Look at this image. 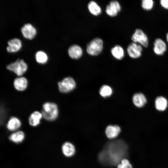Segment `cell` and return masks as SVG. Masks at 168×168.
I'll return each mask as SVG.
<instances>
[{
  "label": "cell",
  "instance_id": "obj_10",
  "mask_svg": "<svg viewBox=\"0 0 168 168\" xmlns=\"http://www.w3.org/2000/svg\"><path fill=\"white\" fill-rule=\"evenodd\" d=\"M166 46L165 42L161 39H156L154 43L153 51L156 54L162 55L166 50Z\"/></svg>",
  "mask_w": 168,
  "mask_h": 168
},
{
  "label": "cell",
  "instance_id": "obj_20",
  "mask_svg": "<svg viewBox=\"0 0 168 168\" xmlns=\"http://www.w3.org/2000/svg\"><path fill=\"white\" fill-rule=\"evenodd\" d=\"M25 135L22 131H18L11 134L9 137V139L16 143L22 142L24 139Z\"/></svg>",
  "mask_w": 168,
  "mask_h": 168
},
{
  "label": "cell",
  "instance_id": "obj_25",
  "mask_svg": "<svg viewBox=\"0 0 168 168\" xmlns=\"http://www.w3.org/2000/svg\"><path fill=\"white\" fill-rule=\"evenodd\" d=\"M153 4V1L152 0H143L142 1V6L143 9L149 10L152 8Z\"/></svg>",
  "mask_w": 168,
  "mask_h": 168
},
{
  "label": "cell",
  "instance_id": "obj_24",
  "mask_svg": "<svg viewBox=\"0 0 168 168\" xmlns=\"http://www.w3.org/2000/svg\"><path fill=\"white\" fill-rule=\"evenodd\" d=\"M35 58L37 62L42 64L45 63L48 59L46 54L41 51H39L36 52L35 55Z\"/></svg>",
  "mask_w": 168,
  "mask_h": 168
},
{
  "label": "cell",
  "instance_id": "obj_19",
  "mask_svg": "<svg viewBox=\"0 0 168 168\" xmlns=\"http://www.w3.org/2000/svg\"><path fill=\"white\" fill-rule=\"evenodd\" d=\"M167 101L164 97H158L155 101V105L156 109L160 111L165 110L167 106Z\"/></svg>",
  "mask_w": 168,
  "mask_h": 168
},
{
  "label": "cell",
  "instance_id": "obj_3",
  "mask_svg": "<svg viewBox=\"0 0 168 168\" xmlns=\"http://www.w3.org/2000/svg\"><path fill=\"white\" fill-rule=\"evenodd\" d=\"M103 43L102 40L100 38H96L93 39L87 46V52L92 56L98 55L102 50Z\"/></svg>",
  "mask_w": 168,
  "mask_h": 168
},
{
  "label": "cell",
  "instance_id": "obj_4",
  "mask_svg": "<svg viewBox=\"0 0 168 168\" xmlns=\"http://www.w3.org/2000/svg\"><path fill=\"white\" fill-rule=\"evenodd\" d=\"M6 68L17 75L21 76L26 71L27 65L22 59L18 58L15 62L7 65Z\"/></svg>",
  "mask_w": 168,
  "mask_h": 168
},
{
  "label": "cell",
  "instance_id": "obj_2",
  "mask_svg": "<svg viewBox=\"0 0 168 168\" xmlns=\"http://www.w3.org/2000/svg\"><path fill=\"white\" fill-rule=\"evenodd\" d=\"M58 113V107L56 104L47 102L43 104L41 113L45 119L49 121L54 120L57 118Z\"/></svg>",
  "mask_w": 168,
  "mask_h": 168
},
{
  "label": "cell",
  "instance_id": "obj_12",
  "mask_svg": "<svg viewBox=\"0 0 168 168\" xmlns=\"http://www.w3.org/2000/svg\"><path fill=\"white\" fill-rule=\"evenodd\" d=\"M121 131L119 126L117 125H110L108 126L105 130V134L107 137L110 139L116 138Z\"/></svg>",
  "mask_w": 168,
  "mask_h": 168
},
{
  "label": "cell",
  "instance_id": "obj_26",
  "mask_svg": "<svg viewBox=\"0 0 168 168\" xmlns=\"http://www.w3.org/2000/svg\"><path fill=\"white\" fill-rule=\"evenodd\" d=\"M117 168H132V167L128 160L123 159L121 163L118 165Z\"/></svg>",
  "mask_w": 168,
  "mask_h": 168
},
{
  "label": "cell",
  "instance_id": "obj_18",
  "mask_svg": "<svg viewBox=\"0 0 168 168\" xmlns=\"http://www.w3.org/2000/svg\"><path fill=\"white\" fill-rule=\"evenodd\" d=\"M21 125V122L18 118L16 117H12L8 121L7 127L9 131H14L19 128Z\"/></svg>",
  "mask_w": 168,
  "mask_h": 168
},
{
  "label": "cell",
  "instance_id": "obj_21",
  "mask_svg": "<svg viewBox=\"0 0 168 168\" xmlns=\"http://www.w3.org/2000/svg\"><path fill=\"white\" fill-rule=\"evenodd\" d=\"M111 52L113 56L118 60L122 59L124 57V53L123 48L116 45L112 48Z\"/></svg>",
  "mask_w": 168,
  "mask_h": 168
},
{
  "label": "cell",
  "instance_id": "obj_23",
  "mask_svg": "<svg viewBox=\"0 0 168 168\" xmlns=\"http://www.w3.org/2000/svg\"><path fill=\"white\" fill-rule=\"evenodd\" d=\"M99 92L102 96L106 97L111 95L112 90L110 86L107 85H104L100 88Z\"/></svg>",
  "mask_w": 168,
  "mask_h": 168
},
{
  "label": "cell",
  "instance_id": "obj_16",
  "mask_svg": "<svg viewBox=\"0 0 168 168\" xmlns=\"http://www.w3.org/2000/svg\"><path fill=\"white\" fill-rule=\"evenodd\" d=\"M134 104L137 107H143L147 102V99L145 96L141 93L135 94L133 97Z\"/></svg>",
  "mask_w": 168,
  "mask_h": 168
},
{
  "label": "cell",
  "instance_id": "obj_22",
  "mask_svg": "<svg viewBox=\"0 0 168 168\" xmlns=\"http://www.w3.org/2000/svg\"><path fill=\"white\" fill-rule=\"evenodd\" d=\"M88 8L90 12L95 16L100 15L101 12L100 7L94 1H91L89 2L88 5Z\"/></svg>",
  "mask_w": 168,
  "mask_h": 168
},
{
  "label": "cell",
  "instance_id": "obj_1",
  "mask_svg": "<svg viewBox=\"0 0 168 168\" xmlns=\"http://www.w3.org/2000/svg\"><path fill=\"white\" fill-rule=\"evenodd\" d=\"M122 142L120 141L117 150V147H115L114 143H111L109 147L108 152L107 153L108 155L107 156L114 163V162L117 163L126 154L127 147L125 144Z\"/></svg>",
  "mask_w": 168,
  "mask_h": 168
},
{
  "label": "cell",
  "instance_id": "obj_7",
  "mask_svg": "<svg viewBox=\"0 0 168 168\" xmlns=\"http://www.w3.org/2000/svg\"><path fill=\"white\" fill-rule=\"evenodd\" d=\"M142 48L136 43L132 42L128 46L127 51L129 56L133 58H137L141 55Z\"/></svg>",
  "mask_w": 168,
  "mask_h": 168
},
{
  "label": "cell",
  "instance_id": "obj_5",
  "mask_svg": "<svg viewBox=\"0 0 168 168\" xmlns=\"http://www.w3.org/2000/svg\"><path fill=\"white\" fill-rule=\"evenodd\" d=\"M59 91L63 93H67L74 90L76 84L74 80L71 77H66L58 83Z\"/></svg>",
  "mask_w": 168,
  "mask_h": 168
},
{
  "label": "cell",
  "instance_id": "obj_11",
  "mask_svg": "<svg viewBox=\"0 0 168 168\" xmlns=\"http://www.w3.org/2000/svg\"><path fill=\"white\" fill-rule=\"evenodd\" d=\"M68 52L69 56L72 58L78 59L82 55V50L78 45L74 44L70 46L68 49Z\"/></svg>",
  "mask_w": 168,
  "mask_h": 168
},
{
  "label": "cell",
  "instance_id": "obj_15",
  "mask_svg": "<svg viewBox=\"0 0 168 168\" xmlns=\"http://www.w3.org/2000/svg\"><path fill=\"white\" fill-rule=\"evenodd\" d=\"M63 154L67 157H71L73 156L75 152L74 145L70 142H67L63 144L62 147Z\"/></svg>",
  "mask_w": 168,
  "mask_h": 168
},
{
  "label": "cell",
  "instance_id": "obj_17",
  "mask_svg": "<svg viewBox=\"0 0 168 168\" xmlns=\"http://www.w3.org/2000/svg\"><path fill=\"white\" fill-rule=\"evenodd\" d=\"M43 117L41 113L35 111L32 113L29 118V122L32 126H36L40 123V120Z\"/></svg>",
  "mask_w": 168,
  "mask_h": 168
},
{
  "label": "cell",
  "instance_id": "obj_13",
  "mask_svg": "<svg viewBox=\"0 0 168 168\" xmlns=\"http://www.w3.org/2000/svg\"><path fill=\"white\" fill-rule=\"evenodd\" d=\"M8 46L6 49L8 52H12L18 50L21 46L20 40L16 38H14L8 40L7 42Z\"/></svg>",
  "mask_w": 168,
  "mask_h": 168
},
{
  "label": "cell",
  "instance_id": "obj_9",
  "mask_svg": "<svg viewBox=\"0 0 168 168\" xmlns=\"http://www.w3.org/2000/svg\"><path fill=\"white\" fill-rule=\"evenodd\" d=\"M21 31L24 37L28 39L33 38L36 33L35 28L30 23L24 24L21 28Z\"/></svg>",
  "mask_w": 168,
  "mask_h": 168
},
{
  "label": "cell",
  "instance_id": "obj_14",
  "mask_svg": "<svg viewBox=\"0 0 168 168\" xmlns=\"http://www.w3.org/2000/svg\"><path fill=\"white\" fill-rule=\"evenodd\" d=\"M13 84L16 90L22 91L25 90L27 88L28 81L27 79L24 77H19L14 80Z\"/></svg>",
  "mask_w": 168,
  "mask_h": 168
},
{
  "label": "cell",
  "instance_id": "obj_6",
  "mask_svg": "<svg viewBox=\"0 0 168 168\" xmlns=\"http://www.w3.org/2000/svg\"><path fill=\"white\" fill-rule=\"evenodd\" d=\"M131 39L133 42L138 43L145 47L148 45L147 37L141 29H137L135 30L131 37Z\"/></svg>",
  "mask_w": 168,
  "mask_h": 168
},
{
  "label": "cell",
  "instance_id": "obj_27",
  "mask_svg": "<svg viewBox=\"0 0 168 168\" xmlns=\"http://www.w3.org/2000/svg\"><path fill=\"white\" fill-rule=\"evenodd\" d=\"M160 4L163 7L168 9V0H161L160 1Z\"/></svg>",
  "mask_w": 168,
  "mask_h": 168
},
{
  "label": "cell",
  "instance_id": "obj_28",
  "mask_svg": "<svg viewBox=\"0 0 168 168\" xmlns=\"http://www.w3.org/2000/svg\"><path fill=\"white\" fill-rule=\"evenodd\" d=\"M166 40L167 42H168V32L166 35Z\"/></svg>",
  "mask_w": 168,
  "mask_h": 168
},
{
  "label": "cell",
  "instance_id": "obj_8",
  "mask_svg": "<svg viewBox=\"0 0 168 168\" xmlns=\"http://www.w3.org/2000/svg\"><path fill=\"white\" fill-rule=\"evenodd\" d=\"M121 9L119 3L117 1H112L110 2L106 8L105 11L107 15L110 16H116Z\"/></svg>",
  "mask_w": 168,
  "mask_h": 168
}]
</instances>
